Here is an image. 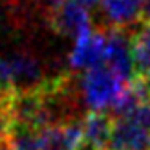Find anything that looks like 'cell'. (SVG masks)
<instances>
[{
  "mask_svg": "<svg viewBox=\"0 0 150 150\" xmlns=\"http://www.w3.org/2000/svg\"><path fill=\"white\" fill-rule=\"evenodd\" d=\"M143 79H145V81H146V82H148V86H150V71H148V73H146V75H145V77H143Z\"/></svg>",
  "mask_w": 150,
  "mask_h": 150,
  "instance_id": "11",
  "label": "cell"
},
{
  "mask_svg": "<svg viewBox=\"0 0 150 150\" xmlns=\"http://www.w3.org/2000/svg\"><path fill=\"white\" fill-rule=\"evenodd\" d=\"M42 81V66L33 55L18 51L0 61V92H35V90L44 88Z\"/></svg>",
  "mask_w": 150,
  "mask_h": 150,
  "instance_id": "1",
  "label": "cell"
},
{
  "mask_svg": "<svg viewBox=\"0 0 150 150\" xmlns=\"http://www.w3.org/2000/svg\"><path fill=\"white\" fill-rule=\"evenodd\" d=\"M126 82H123L108 66H97L82 73L81 95L90 112H104L112 108Z\"/></svg>",
  "mask_w": 150,
  "mask_h": 150,
  "instance_id": "2",
  "label": "cell"
},
{
  "mask_svg": "<svg viewBox=\"0 0 150 150\" xmlns=\"http://www.w3.org/2000/svg\"><path fill=\"white\" fill-rule=\"evenodd\" d=\"M108 150H150V126L134 114L114 119Z\"/></svg>",
  "mask_w": 150,
  "mask_h": 150,
  "instance_id": "4",
  "label": "cell"
},
{
  "mask_svg": "<svg viewBox=\"0 0 150 150\" xmlns=\"http://www.w3.org/2000/svg\"><path fill=\"white\" fill-rule=\"evenodd\" d=\"M141 2L137 0H103L101 9L110 28H128L139 22Z\"/></svg>",
  "mask_w": 150,
  "mask_h": 150,
  "instance_id": "8",
  "label": "cell"
},
{
  "mask_svg": "<svg viewBox=\"0 0 150 150\" xmlns=\"http://www.w3.org/2000/svg\"><path fill=\"white\" fill-rule=\"evenodd\" d=\"M82 132L88 150H108L114 132V117L106 112H88L82 119Z\"/></svg>",
  "mask_w": 150,
  "mask_h": 150,
  "instance_id": "7",
  "label": "cell"
},
{
  "mask_svg": "<svg viewBox=\"0 0 150 150\" xmlns=\"http://www.w3.org/2000/svg\"><path fill=\"white\" fill-rule=\"evenodd\" d=\"M79 4H82L84 7H93V6H97V4H101L103 0H77Z\"/></svg>",
  "mask_w": 150,
  "mask_h": 150,
  "instance_id": "10",
  "label": "cell"
},
{
  "mask_svg": "<svg viewBox=\"0 0 150 150\" xmlns=\"http://www.w3.org/2000/svg\"><path fill=\"white\" fill-rule=\"evenodd\" d=\"M132 59L137 77L150 71V24H143L132 37Z\"/></svg>",
  "mask_w": 150,
  "mask_h": 150,
  "instance_id": "9",
  "label": "cell"
},
{
  "mask_svg": "<svg viewBox=\"0 0 150 150\" xmlns=\"http://www.w3.org/2000/svg\"><path fill=\"white\" fill-rule=\"evenodd\" d=\"M0 150H6V148H4V146H0Z\"/></svg>",
  "mask_w": 150,
  "mask_h": 150,
  "instance_id": "12",
  "label": "cell"
},
{
  "mask_svg": "<svg viewBox=\"0 0 150 150\" xmlns=\"http://www.w3.org/2000/svg\"><path fill=\"white\" fill-rule=\"evenodd\" d=\"M104 33H106L104 66H108L123 82L128 84L137 77L132 59V39L123 28H108Z\"/></svg>",
  "mask_w": 150,
  "mask_h": 150,
  "instance_id": "3",
  "label": "cell"
},
{
  "mask_svg": "<svg viewBox=\"0 0 150 150\" xmlns=\"http://www.w3.org/2000/svg\"><path fill=\"white\" fill-rule=\"evenodd\" d=\"M51 26L61 35L79 39L81 35L92 31L88 7L77 0H64L61 6L51 9Z\"/></svg>",
  "mask_w": 150,
  "mask_h": 150,
  "instance_id": "6",
  "label": "cell"
},
{
  "mask_svg": "<svg viewBox=\"0 0 150 150\" xmlns=\"http://www.w3.org/2000/svg\"><path fill=\"white\" fill-rule=\"evenodd\" d=\"M106 51V33L104 31H88L75 39L70 51V66L73 70L88 71L92 68L104 64Z\"/></svg>",
  "mask_w": 150,
  "mask_h": 150,
  "instance_id": "5",
  "label": "cell"
}]
</instances>
